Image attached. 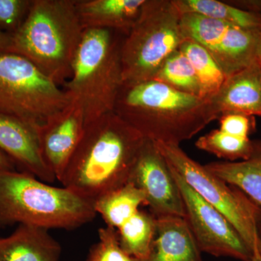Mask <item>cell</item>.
Masks as SVG:
<instances>
[{
  "label": "cell",
  "mask_w": 261,
  "mask_h": 261,
  "mask_svg": "<svg viewBox=\"0 0 261 261\" xmlns=\"http://www.w3.org/2000/svg\"><path fill=\"white\" fill-rule=\"evenodd\" d=\"M145 141L114 112L104 115L86 125L59 181L95 205L129 183Z\"/></svg>",
  "instance_id": "obj_1"
},
{
  "label": "cell",
  "mask_w": 261,
  "mask_h": 261,
  "mask_svg": "<svg viewBox=\"0 0 261 261\" xmlns=\"http://www.w3.org/2000/svg\"><path fill=\"white\" fill-rule=\"evenodd\" d=\"M113 112L147 140L175 145L217 120L207 99L155 80L123 84Z\"/></svg>",
  "instance_id": "obj_2"
},
{
  "label": "cell",
  "mask_w": 261,
  "mask_h": 261,
  "mask_svg": "<svg viewBox=\"0 0 261 261\" xmlns=\"http://www.w3.org/2000/svg\"><path fill=\"white\" fill-rule=\"evenodd\" d=\"M75 3L33 0L23 25L12 35L11 53L27 58L60 87L71 76L83 37Z\"/></svg>",
  "instance_id": "obj_3"
},
{
  "label": "cell",
  "mask_w": 261,
  "mask_h": 261,
  "mask_svg": "<svg viewBox=\"0 0 261 261\" xmlns=\"http://www.w3.org/2000/svg\"><path fill=\"white\" fill-rule=\"evenodd\" d=\"M94 203L25 172L0 171V228L15 224L72 230L93 221Z\"/></svg>",
  "instance_id": "obj_4"
},
{
  "label": "cell",
  "mask_w": 261,
  "mask_h": 261,
  "mask_svg": "<svg viewBox=\"0 0 261 261\" xmlns=\"http://www.w3.org/2000/svg\"><path fill=\"white\" fill-rule=\"evenodd\" d=\"M126 35L108 29H85L72 74L63 89L83 110L86 125L113 112L122 80L121 48Z\"/></svg>",
  "instance_id": "obj_5"
},
{
  "label": "cell",
  "mask_w": 261,
  "mask_h": 261,
  "mask_svg": "<svg viewBox=\"0 0 261 261\" xmlns=\"http://www.w3.org/2000/svg\"><path fill=\"white\" fill-rule=\"evenodd\" d=\"M181 13L173 0H145L121 48L123 84L152 80L164 61L186 40Z\"/></svg>",
  "instance_id": "obj_6"
},
{
  "label": "cell",
  "mask_w": 261,
  "mask_h": 261,
  "mask_svg": "<svg viewBox=\"0 0 261 261\" xmlns=\"http://www.w3.org/2000/svg\"><path fill=\"white\" fill-rule=\"evenodd\" d=\"M71 101L64 89L27 58L0 55V113L37 126Z\"/></svg>",
  "instance_id": "obj_7"
},
{
  "label": "cell",
  "mask_w": 261,
  "mask_h": 261,
  "mask_svg": "<svg viewBox=\"0 0 261 261\" xmlns=\"http://www.w3.org/2000/svg\"><path fill=\"white\" fill-rule=\"evenodd\" d=\"M155 144L168 164L194 191L224 215L252 252L254 247L260 243L257 231L261 218L260 207L239 189L192 159L180 145Z\"/></svg>",
  "instance_id": "obj_8"
},
{
  "label": "cell",
  "mask_w": 261,
  "mask_h": 261,
  "mask_svg": "<svg viewBox=\"0 0 261 261\" xmlns=\"http://www.w3.org/2000/svg\"><path fill=\"white\" fill-rule=\"evenodd\" d=\"M181 29L208 51L226 77L257 61L261 30L240 28L194 13L181 14Z\"/></svg>",
  "instance_id": "obj_9"
},
{
  "label": "cell",
  "mask_w": 261,
  "mask_h": 261,
  "mask_svg": "<svg viewBox=\"0 0 261 261\" xmlns=\"http://www.w3.org/2000/svg\"><path fill=\"white\" fill-rule=\"evenodd\" d=\"M170 168L181 192L185 207L184 219L200 251L213 256L251 261L252 250L234 226Z\"/></svg>",
  "instance_id": "obj_10"
},
{
  "label": "cell",
  "mask_w": 261,
  "mask_h": 261,
  "mask_svg": "<svg viewBox=\"0 0 261 261\" xmlns=\"http://www.w3.org/2000/svg\"><path fill=\"white\" fill-rule=\"evenodd\" d=\"M147 206L145 195L128 183L95 202L97 214L117 231L122 247L140 261L148 255L155 232L156 219L141 209Z\"/></svg>",
  "instance_id": "obj_11"
},
{
  "label": "cell",
  "mask_w": 261,
  "mask_h": 261,
  "mask_svg": "<svg viewBox=\"0 0 261 261\" xmlns=\"http://www.w3.org/2000/svg\"><path fill=\"white\" fill-rule=\"evenodd\" d=\"M129 183L145 195L149 212L155 219L167 216L185 218V207L177 183L153 141L146 139Z\"/></svg>",
  "instance_id": "obj_12"
},
{
  "label": "cell",
  "mask_w": 261,
  "mask_h": 261,
  "mask_svg": "<svg viewBox=\"0 0 261 261\" xmlns=\"http://www.w3.org/2000/svg\"><path fill=\"white\" fill-rule=\"evenodd\" d=\"M85 126L83 110L73 100L37 126L43 159L58 181L80 143Z\"/></svg>",
  "instance_id": "obj_13"
},
{
  "label": "cell",
  "mask_w": 261,
  "mask_h": 261,
  "mask_svg": "<svg viewBox=\"0 0 261 261\" xmlns=\"http://www.w3.org/2000/svg\"><path fill=\"white\" fill-rule=\"evenodd\" d=\"M0 149L21 168V171L49 184L56 179L43 159L37 126L0 113Z\"/></svg>",
  "instance_id": "obj_14"
},
{
  "label": "cell",
  "mask_w": 261,
  "mask_h": 261,
  "mask_svg": "<svg viewBox=\"0 0 261 261\" xmlns=\"http://www.w3.org/2000/svg\"><path fill=\"white\" fill-rule=\"evenodd\" d=\"M216 119L226 113L261 116V67L258 62L226 77L208 100Z\"/></svg>",
  "instance_id": "obj_15"
},
{
  "label": "cell",
  "mask_w": 261,
  "mask_h": 261,
  "mask_svg": "<svg viewBox=\"0 0 261 261\" xmlns=\"http://www.w3.org/2000/svg\"><path fill=\"white\" fill-rule=\"evenodd\" d=\"M184 218L156 219L155 232L147 257L142 261H203Z\"/></svg>",
  "instance_id": "obj_16"
},
{
  "label": "cell",
  "mask_w": 261,
  "mask_h": 261,
  "mask_svg": "<svg viewBox=\"0 0 261 261\" xmlns=\"http://www.w3.org/2000/svg\"><path fill=\"white\" fill-rule=\"evenodd\" d=\"M145 0H76L84 30L108 29L127 35L137 21Z\"/></svg>",
  "instance_id": "obj_17"
},
{
  "label": "cell",
  "mask_w": 261,
  "mask_h": 261,
  "mask_svg": "<svg viewBox=\"0 0 261 261\" xmlns=\"http://www.w3.org/2000/svg\"><path fill=\"white\" fill-rule=\"evenodd\" d=\"M61 245L44 228L18 225L0 238V261H61Z\"/></svg>",
  "instance_id": "obj_18"
},
{
  "label": "cell",
  "mask_w": 261,
  "mask_h": 261,
  "mask_svg": "<svg viewBox=\"0 0 261 261\" xmlns=\"http://www.w3.org/2000/svg\"><path fill=\"white\" fill-rule=\"evenodd\" d=\"M206 169L235 187L261 209V143L250 159L238 162H213Z\"/></svg>",
  "instance_id": "obj_19"
},
{
  "label": "cell",
  "mask_w": 261,
  "mask_h": 261,
  "mask_svg": "<svg viewBox=\"0 0 261 261\" xmlns=\"http://www.w3.org/2000/svg\"><path fill=\"white\" fill-rule=\"evenodd\" d=\"M178 11L194 13L249 30H261V15L217 0H173Z\"/></svg>",
  "instance_id": "obj_20"
},
{
  "label": "cell",
  "mask_w": 261,
  "mask_h": 261,
  "mask_svg": "<svg viewBox=\"0 0 261 261\" xmlns=\"http://www.w3.org/2000/svg\"><path fill=\"white\" fill-rule=\"evenodd\" d=\"M195 70L200 88V97L211 99L219 92L226 79L224 71L205 48L187 39L179 47Z\"/></svg>",
  "instance_id": "obj_21"
},
{
  "label": "cell",
  "mask_w": 261,
  "mask_h": 261,
  "mask_svg": "<svg viewBox=\"0 0 261 261\" xmlns=\"http://www.w3.org/2000/svg\"><path fill=\"white\" fill-rule=\"evenodd\" d=\"M195 145L199 149L214 154L219 159L235 162L237 160L245 161L251 158L257 143H254L249 138L234 137L220 129H215L200 137Z\"/></svg>",
  "instance_id": "obj_22"
},
{
  "label": "cell",
  "mask_w": 261,
  "mask_h": 261,
  "mask_svg": "<svg viewBox=\"0 0 261 261\" xmlns=\"http://www.w3.org/2000/svg\"><path fill=\"white\" fill-rule=\"evenodd\" d=\"M152 80L172 88L200 97V88L195 70L188 58L179 49L164 61Z\"/></svg>",
  "instance_id": "obj_23"
},
{
  "label": "cell",
  "mask_w": 261,
  "mask_h": 261,
  "mask_svg": "<svg viewBox=\"0 0 261 261\" xmlns=\"http://www.w3.org/2000/svg\"><path fill=\"white\" fill-rule=\"evenodd\" d=\"M86 261H140L122 247L114 228L106 226L98 231V240L91 248Z\"/></svg>",
  "instance_id": "obj_24"
},
{
  "label": "cell",
  "mask_w": 261,
  "mask_h": 261,
  "mask_svg": "<svg viewBox=\"0 0 261 261\" xmlns=\"http://www.w3.org/2000/svg\"><path fill=\"white\" fill-rule=\"evenodd\" d=\"M33 0H0V31L13 35L23 25Z\"/></svg>",
  "instance_id": "obj_25"
},
{
  "label": "cell",
  "mask_w": 261,
  "mask_h": 261,
  "mask_svg": "<svg viewBox=\"0 0 261 261\" xmlns=\"http://www.w3.org/2000/svg\"><path fill=\"white\" fill-rule=\"evenodd\" d=\"M219 129L241 138H249V135L255 129L253 116L240 113H226L219 118Z\"/></svg>",
  "instance_id": "obj_26"
},
{
  "label": "cell",
  "mask_w": 261,
  "mask_h": 261,
  "mask_svg": "<svg viewBox=\"0 0 261 261\" xmlns=\"http://www.w3.org/2000/svg\"><path fill=\"white\" fill-rule=\"evenodd\" d=\"M231 5L237 8L261 15V1H233Z\"/></svg>",
  "instance_id": "obj_27"
},
{
  "label": "cell",
  "mask_w": 261,
  "mask_h": 261,
  "mask_svg": "<svg viewBox=\"0 0 261 261\" xmlns=\"http://www.w3.org/2000/svg\"><path fill=\"white\" fill-rule=\"evenodd\" d=\"M13 36L0 31V55L11 53Z\"/></svg>",
  "instance_id": "obj_28"
},
{
  "label": "cell",
  "mask_w": 261,
  "mask_h": 261,
  "mask_svg": "<svg viewBox=\"0 0 261 261\" xmlns=\"http://www.w3.org/2000/svg\"><path fill=\"white\" fill-rule=\"evenodd\" d=\"M16 164L0 149V171H15Z\"/></svg>",
  "instance_id": "obj_29"
},
{
  "label": "cell",
  "mask_w": 261,
  "mask_h": 261,
  "mask_svg": "<svg viewBox=\"0 0 261 261\" xmlns=\"http://www.w3.org/2000/svg\"><path fill=\"white\" fill-rule=\"evenodd\" d=\"M251 261H261V246L259 243L254 247L252 250Z\"/></svg>",
  "instance_id": "obj_30"
},
{
  "label": "cell",
  "mask_w": 261,
  "mask_h": 261,
  "mask_svg": "<svg viewBox=\"0 0 261 261\" xmlns=\"http://www.w3.org/2000/svg\"><path fill=\"white\" fill-rule=\"evenodd\" d=\"M257 61L258 62L261 67V31L260 35H259L258 42H257Z\"/></svg>",
  "instance_id": "obj_31"
},
{
  "label": "cell",
  "mask_w": 261,
  "mask_h": 261,
  "mask_svg": "<svg viewBox=\"0 0 261 261\" xmlns=\"http://www.w3.org/2000/svg\"><path fill=\"white\" fill-rule=\"evenodd\" d=\"M257 231H258L259 240H260L261 246V218L259 220L258 224H257Z\"/></svg>",
  "instance_id": "obj_32"
}]
</instances>
